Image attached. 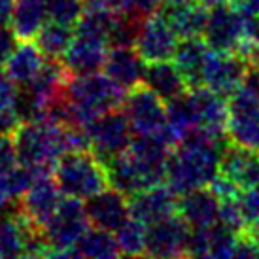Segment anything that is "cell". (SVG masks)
<instances>
[{
    "instance_id": "4fadbf2b",
    "label": "cell",
    "mask_w": 259,
    "mask_h": 259,
    "mask_svg": "<svg viewBox=\"0 0 259 259\" xmlns=\"http://www.w3.org/2000/svg\"><path fill=\"white\" fill-rule=\"evenodd\" d=\"M178 197L180 195L174 193L172 187L166 182L142 189L129 197L131 216L140 220L146 225L174 216L178 210Z\"/></svg>"
},
{
    "instance_id": "83f0119b",
    "label": "cell",
    "mask_w": 259,
    "mask_h": 259,
    "mask_svg": "<svg viewBox=\"0 0 259 259\" xmlns=\"http://www.w3.org/2000/svg\"><path fill=\"white\" fill-rule=\"evenodd\" d=\"M36 176L40 174L29 165L17 163L15 166H12L6 174L0 176V187L6 191V195L14 201H19L23 195L29 191V187L34 184Z\"/></svg>"
},
{
    "instance_id": "7402d4cb",
    "label": "cell",
    "mask_w": 259,
    "mask_h": 259,
    "mask_svg": "<svg viewBox=\"0 0 259 259\" xmlns=\"http://www.w3.org/2000/svg\"><path fill=\"white\" fill-rule=\"evenodd\" d=\"M48 19L46 0H15L8 25L15 32L17 40H34Z\"/></svg>"
},
{
    "instance_id": "e575fe53",
    "label": "cell",
    "mask_w": 259,
    "mask_h": 259,
    "mask_svg": "<svg viewBox=\"0 0 259 259\" xmlns=\"http://www.w3.org/2000/svg\"><path fill=\"white\" fill-rule=\"evenodd\" d=\"M15 0H0V25H8L12 12H14Z\"/></svg>"
},
{
    "instance_id": "d6986e66",
    "label": "cell",
    "mask_w": 259,
    "mask_h": 259,
    "mask_svg": "<svg viewBox=\"0 0 259 259\" xmlns=\"http://www.w3.org/2000/svg\"><path fill=\"white\" fill-rule=\"evenodd\" d=\"M210 50L212 48L206 44L204 36L180 38V42L176 46L172 61L184 74L189 89L202 87V72H204V65L210 55Z\"/></svg>"
},
{
    "instance_id": "3957f363",
    "label": "cell",
    "mask_w": 259,
    "mask_h": 259,
    "mask_svg": "<svg viewBox=\"0 0 259 259\" xmlns=\"http://www.w3.org/2000/svg\"><path fill=\"white\" fill-rule=\"evenodd\" d=\"M53 178L65 197L81 201L110 186L106 165L91 150L63 153L53 166Z\"/></svg>"
},
{
    "instance_id": "8d00e7d4",
    "label": "cell",
    "mask_w": 259,
    "mask_h": 259,
    "mask_svg": "<svg viewBox=\"0 0 259 259\" xmlns=\"http://www.w3.org/2000/svg\"><path fill=\"white\" fill-rule=\"evenodd\" d=\"M187 2H193V0H161V6H180Z\"/></svg>"
},
{
    "instance_id": "7c38bea8",
    "label": "cell",
    "mask_w": 259,
    "mask_h": 259,
    "mask_svg": "<svg viewBox=\"0 0 259 259\" xmlns=\"http://www.w3.org/2000/svg\"><path fill=\"white\" fill-rule=\"evenodd\" d=\"M83 204L89 223L110 233H115L131 218L129 197L112 186L104 187L102 191L85 199Z\"/></svg>"
},
{
    "instance_id": "9c48e42d",
    "label": "cell",
    "mask_w": 259,
    "mask_h": 259,
    "mask_svg": "<svg viewBox=\"0 0 259 259\" xmlns=\"http://www.w3.org/2000/svg\"><path fill=\"white\" fill-rule=\"evenodd\" d=\"M65 195L61 193L57 182L53 178V172H46L36 176L34 184L29 187V191L19 199V210L17 214L25 222L36 225L40 229L46 227L51 216L55 214L59 202Z\"/></svg>"
},
{
    "instance_id": "f546056e",
    "label": "cell",
    "mask_w": 259,
    "mask_h": 259,
    "mask_svg": "<svg viewBox=\"0 0 259 259\" xmlns=\"http://www.w3.org/2000/svg\"><path fill=\"white\" fill-rule=\"evenodd\" d=\"M17 163H19V159H17L14 137L6 135V133H0V176L6 174Z\"/></svg>"
},
{
    "instance_id": "5b68a950",
    "label": "cell",
    "mask_w": 259,
    "mask_h": 259,
    "mask_svg": "<svg viewBox=\"0 0 259 259\" xmlns=\"http://www.w3.org/2000/svg\"><path fill=\"white\" fill-rule=\"evenodd\" d=\"M87 135L91 142V151L104 165L110 159L117 157L129 150L133 137H135L123 106L95 117L91 125L87 127Z\"/></svg>"
},
{
    "instance_id": "484cf974",
    "label": "cell",
    "mask_w": 259,
    "mask_h": 259,
    "mask_svg": "<svg viewBox=\"0 0 259 259\" xmlns=\"http://www.w3.org/2000/svg\"><path fill=\"white\" fill-rule=\"evenodd\" d=\"M114 235L121 255L146 257V235H148V225L146 223L131 216Z\"/></svg>"
},
{
    "instance_id": "1f68e13d",
    "label": "cell",
    "mask_w": 259,
    "mask_h": 259,
    "mask_svg": "<svg viewBox=\"0 0 259 259\" xmlns=\"http://www.w3.org/2000/svg\"><path fill=\"white\" fill-rule=\"evenodd\" d=\"M15 44H17V36L12 30V27L10 25H0V66L4 65V61L12 53Z\"/></svg>"
},
{
    "instance_id": "2e32d148",
    "label": "cell",
    "mask_w": 259,
    "mask_h": 259,
    "mask_svg": "<svg viewBox=\"0 0 259 259\" xmlns=\"http://www.w3.org/2000/svg\"><path fill=\"white\" fill-rule=\"evenodd\" d=\"M108 51L110 46L106 40L74 34L72 44L61 61L72 76L101 72L108 57Z\"/></svg>"
},
{
    "instance_id": "f1b7e54d",
    "label": "cell",
    "mask_w": 259,
    "mask_h": 259,
    "mask_svg": "<svg viewBox=\"0 0 259 259\" xmlns=\"http://www.w3.org/2000/svg\"><path fill=\"white\" fill-rule=\"evenodd\" d=\"M46 6L51 21L63 23L68 27H76L79 17L85 12L83 0H46Z\"/></svg>"
},
{
    "instance_id": "6da1fadb",
    "label": "cell",
    "mask_w": 259,
    "mask_h": 259,
    "mask_svg": "<svg viewBox=\"0 0 259 259\" xmlns=\"http://www.w3.org/2000/svg\"><path fill=\"white\" fill-rule=\"evenodd\" d=\"M225 146L227 142H220L201 129L187 133L166 159L165 182L176 195L208 186L220 172V159Z\"/></svg>"
},
{
    "instance_id": "cb8c5ba5",
    "label": "cell",
    "mask_w": 259,
    "mask_h": 259,
    "mask_svg": "<svg viewBox=\"0 0 259 259\" xmlns=\"http://www.w3.org/2000/svg\"><path fill=\"white\" fill-rule=\"evenodd\" d=\"M121 255L119 246L115 240V235L110 231L89 227L79 238L76 246L72 248V257H97V259H110Z\"/></svg>"
},
{
    "instance_id": "d590c367",
    "label": "cell",
    "mask_w": 259,
    "mask_h": 259,
    "mask_svg": "<svg viewBox=\"0 0 259 259\" xmlns=\"http://www.w3.org/2000/svg\"><path fill=\"white\" fill-rule=\"evenodd\" d=\"M195 2H199V4H202L204 8L212 10V8L223 6V4H229L231 0H195Z\"/></svg>"
},
{
    "instance_id": "52a82bcc",
    "label": "cell",
    "mask_w": 259,
    "mask_h": 259,
    "mask_svg": "<svg viewBox=\"0 0 259 259\" xmlns=\"http://www.w3.org/2000/svg\"><path fill=\"white\" fill-rule=\"evenodd\" d=\"M202 36L212 50L240 53L248 42L246 34V17L237 12L231 4L212 8Z\"/></svg>"
},
{
    "instance_id": "44dd1931",
    "label": "cell",
    "mask_w": 259,
    "mask_h": 259,
    "mask_svg": "<svg viewBox=\"0 0 259 259\" xmlns=\"http://www.w3.org/2000/svg\"><path fill=\"white\" fill-rule=\"evenodd\" d=\"M159 12L174 29L178 38H189L202 36L210 10L193 0V2L180 4V6H161Z\"/></svg>"
},
{
    "instance_id": "d4e9b609",
    "label": "cell",
    "mask_w": 259,
    "mask_h": 259,
    "mask_svg": "<svg viewBox=\"0 0 259 259\" xmlns=\"http://www.w3.org/2000/svg\"><path fill=\"white\" fill-rule=\"evenodd\" d=\"M74 27L63 25L57 21H46L44 27L38 30V34L34 36V42L44 53V57L50 61H61L65 57L66 50L70 48V44L74 40Z\"/></svg>"
},
{
    "instance_id": "e0dca14e",
    "label": "cell",
    "mask_w": 259,
    "mask_h": 259,
    "mask_svg": "<svg viewBox=\"0 0 259 259\" xmlns=\"http://www.w3.org/2000/svg\"><path fill=\"white\" fill-rule=\"evenodd\" d=\"M46 65V57L34 40H17L15 48L2 65V70L17 85H25L36 78Z\"/></svg>"
},
{
    "instance_id": "d6a6232c",
    "label": "cell",
    "mask_w": 259,
    "mask_h": 259,
    "mask_svg": "<svg viewBox=\"0 0 259 259\" xmlns=\"http://www.w3.org/2000/svg\"><path fill=\"white\" fill-rule=\"evenodd\" d=\"M229 4L246 17H259V0H231Z\"/></svg>"
},
{
    "instance_id": "ffe728a7",
    "label": "cell",
    "mask_w": 259,
    "mask_h": 259,
    "mask_svg": "<svg viewBox=\"0 0 259 259\" xmlns=\"http://www.w3.org/2000/svg\"><path fill=\"white\" fill-rule=\"evenodd\" d=\"M144 83L150 89L163 99L165 102L172 101L176 97L189 91L184 74L176 63L170 61H155V63H146L144 70Z\"/></svg>"
},
{
    "instance_id": "ac0fdd59",
    "label": "cell",
    "mask_w": 259,
    "mask_h": 259,
    "mask_svg": "<svg viewBox=\"0 0 259 259\" xmlns=\"http://www.w3.org/2000/svg\"><path fill=\"white\" fill-rule=\"evenodd\" d=\"M104 72L114 79L117 85L129 91L131 87L138 85L144 81L146 61L140 57L137 48L127 46V48H110L106 63H104Z\"/></svg>"
},
{
    "instance_id": "ba28073f",
    "label": "cell",
    "mask_w": 259,
    "mask_h": 259,
    "mask_svg": "<svg viewBox=\"0 0 259 259\" xmlns=\"http://www.w3.org/2000/svg\"><path fill=\"white\" fill-rule=\"evenodd\" d=\"M248 68L250 65L240 53L210 50L202 72V85L229 99L244 83Z\"/></svg>"
},
{
    "instance_id": "30bf717a",
    "label": "cell",
    "mask_w": 259,
    "mask_h": 259,
    "mask_svg": "<svg viewBox=\"0 0 259 259\" xmlns=\"http://www.w3.org/2000/svg\"><path fill=\"white\" fill-rule=\"evenodd\" d=\"M191 227L178 214L148 225L146 257H187Z\"/></svg>"
},
{
    "instance_id": "603a6c76",
    "label": "cell",
    "mask_w": 259,
    "mask_h": 259,
    "mask_svg": "<svg viewBox=\"0 0 259 259\" xmlns=\"http://www.w3.org/2000/svg\"><path fill=\"white\" fill-rule=\"evenodd\" d=\"M229 142L259 151V106L246 110H229L227 123Z\"/></svg>"
},
{
    "instance_id": "836d02e7",
    "label": "cell",
    "mask_w": 259,
    "mask_h": 259,
    "mask_svg": "<svg viewBox=\"0 0 259 259\" xmlns=\"http://www.w3.org/2000/svg\"><path fill=\"white\" fill-rule=\"evenodd\" d=\"M17 208H19V204H17V201H14V199H10L6 195V191L0 187V216H6V214H14V212H17Z\"/></svg>"
},
{
    "instance_id": "5bb4252c",
    "label": "cell",
    "mask_w": 259,
    "mask_h": 259,
    "mask_svg": "<svg viewBox=\"0 0 259 259\" xmlns=\"http://www.w3.org/2000/svg\"><path fill=\"white\" fill-rule=\"evenodd\" d=\"M220 174L229 178L240 191L259 186V151L227 142L220 159Z\"/></svg>"
},
{
    "instance_id": "4dcf8cb0",
    "label": "cell",
    "mask_w": 259,
    "mask_h": 259,
    "mask_svg": "<svg viewBox=\"0 0 259 259\" xmlns=\"http://www.w3.org/2000/svg\"><path fill=\"white\" fill-rule=\"evenodd\" d=\"M161 8V0H125V12L137 15H146L155 14Z\"/></svg>"
},
{
    "instance_id": "9a60e30c",
    "label": "cell",
    "mask_w": 259,
    "mask_h": 259,
    "mask_svg": "<svg viewBox=\"0 0 259 259\" xmlns=\"http://www.w3.org/2000/svg\"><path fill=\"white\" fill-rule=\"evenodd\" d=\"M176 214L191 229H206L220 222V197L208 186L197 187L178 197Z\"/></svg>"
},
{
    "instance_id": "4316f807",
    "label": "cell",
    "mask_w": 259,
    "mask_h": 259,
    "mask_svg": "<svg viewBox=\"0 0 259 259\" xmlns=\"http://www.w3.org/2000/svg\"><path fill=\"white\" fill-rule=\"evenodd\" d=\"M0 257H25L23 223L17 212L0 216Z\"/></svg>"
},
{
    "instance_id": "277c9868",
    "label": "cell",
    "mask_w": 259,
    "mask_h": 259,
    "mask_svg": "<svg viewBox=\"0 0 259 259\" xmlns=\"http://www.w3.org/2000/svg\"><path fill=\"white\" fill-rule=\"evenodd\" d=\"M91 227L85 204L76 197H63L55 214L44 227L50 246L48 257H72V248Z\"/></svg>"
},
{
    "instance_id": "8fae6325",
    "label": "cell",
    "mask_w": 259,
    "mask_h": 259,
    "mask_svg": "<svg viewBox=\"0 0 259 259\" xmlns=\"http://www.w3.org/2000/svg\"><path fill=\"white\" fill-rule=\"evenodd\" d=\"M176 46H178V34L163 17V14L157 10L155 14L146 15L135 44L140 57L146 63L170 61L174 57Z\"/></svg>"
},
{
    "instance_id": "8992f818",
    "label": "cell",
    "mask_w": 259,
    "mask_h": 259,
    "mask_svg": "<svg viewBox=\"0 0 259 259\" xmlns=\"http://www.w3.org/2000/svg\"><path fill=\"white\" fill-rule=\"evenodd\" d=\"M123 110L135 135H159L168 127L166 102L144 81L127 91Z\"/></svg>"
},
{
    "instance_id": "7a4b0ae2",
    "label": "cell",
    "mask_w": 259,
    "mask_h": 259,
    "mask_svg": "<svg viewBox=\"0 0 259 259\" xmlns=\"http://www.w3.org/2000/svg\"><path fill=\"white\" fill-rule=\"evenodd\" d=\"M17 159L38 174L53 172L59 157L66 153L65 125L53 121H21L12 133Z\"/></svg>"
}]
</instances>
